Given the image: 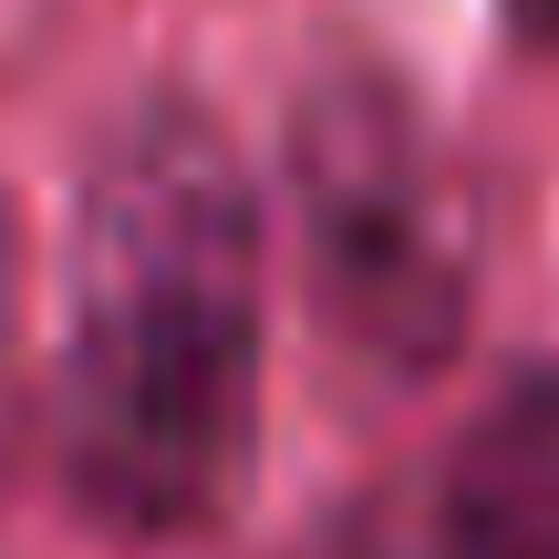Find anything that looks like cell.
Returning a JSON list of instances; mask_svg holds the SVG:
<instances>
[{
  "label": "cell",
  "instance_id": "cell-1",
  "mask_svg": "<svg viewBox=\"0 0 559 559\" xmlns=\"http://www.w3.org/2000/svg\"><path fill=\"white\" fill-rule=\"evenodd\" d=\"M260 187L187 104L135 115L94 156L62 249L52 456L115 539H198L260 456Z\"/></svg>",
  "mask_w": 559,
  "mask_h": 559
},
{
  "label": "cell",
  "instance_id": "cell-2",
  "mask_svg": "<svg viewBox=\"0 0 559 559\" xmlns=\"http://www.w3.org/2000/svg\"><path fill=\"white\" fill-rule=\"evenodd\" d=\"M311 300L362 373H436L466 332V207L436 166V135L373 83H342L300 115L290 145Z\"/></svg>",
  "mask_w": 559,
  "mask_h": 559
},
{
  "label": "cell",
  "instance_id": "cell-3",
  "mask_svg": "<svg viewBox=\"0 0 559 559\" xmlns=\"http://www.w3.org/2000/svg\"><path fill=\"white\" fill-rule=\"evenodd\" d=\"M332 559H559V362L498 383Z\"/></svg>",
  "mask_w": 559,
  "mask_h": 559
},
{
  "label": "cell",
  "instance_id": "cell-4",
  "mask_svg": "<svg viewBox=\"0 0 559 559\" xmlns=\"http://www.w3.org/2000/svg\"><path fill=\"white\" fill-rule=\"evenodd\" d=\"M21 456V228L0 207V487H11Z\"/></svg>",
  "mask_w": 559,
  "mask_h": 559
},
{
  "label": "cell",
  "instance_id": "cell-5",
  "mask_svg": "<svg viewBox=\"0 0 559 559\" xmlns=\"http://www.w3.org/2000/svg\"><path fill=\"white\" fill-rule=\"evenodd\" d=\"M508 21H519L528 41H549V52H559V0H508Z\"/></svg>",
  "mask_w": 559,
  "mask_h": 559
}]
</instances>
